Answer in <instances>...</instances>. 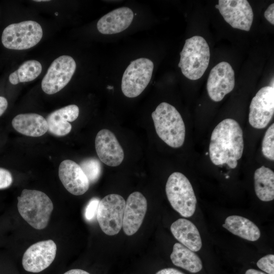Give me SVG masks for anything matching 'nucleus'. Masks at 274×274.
<instances>
[{
  "instance_id": "obj_1",
  "label": "nucleus",
  "mask_w": 274,
  "mask_h": 274,
  "mask_svg": "<svg viewBox=\"0 0 274 274\" xmlns=\"http://www.w3.org/2000/svg\"><path fill=\"white\" fill-rule=\"evenodd\" d=\"M243 130L238 122L227 118L220 122L213 130L209 146V155L216 165L226 164L235 168L244 150Z\"/></svg>"
},
{
  "instance_id": "obj_2",
  "label": "nucleus",
  "mask_w": 274,
  "mask_h": 274,
  "mask_svg": "<svg viewBox=\"0 0 274 274\" xmlns=\"http://www.w3.org/2000/svg\"><path fill=\"white\" fill-rule=\"evenodd\" d=\"M155 128L158 136L172 148L184 144L186 128L182 116L175 107L163 102L152 113Z\"/></svg>"
},
{
  "instance_id": "obj_3",
  "label": "nucleus",
  "mask_w": 274,
  "mask_h": 274,
  "mask_svg": "<svg viewBox=\"0 0 274 274\" xmlns=\"http://www.w3.org/2000/svg\"><path fill=\"white\" fill-rule=\"evenodd\" d=\"M17 199L18 212L26 222L38 230L47 227L53 204L46 194L39 190L25 189Z\"/></svg>"
},
{
  "instance_id": "obj_4",
  "label": "nucleus",
  "mask_w": 274,
  "mask_h": 274,
  "mask_svg": "<svg viewBox=\"0 0 274 274\" xmlns=\"http://www.w3.org/2000/svg\"><path fill=\"white\" fill-rule=\"evenodd\" d=\"M178 66L182 74L191 80L200 79L206 71L210 58V50L206 40L195 36L185 41L180 52Z\"/></svg>"
},
{
  "instance_id": "obj_5",
  "label": "nucleus",
  "mask_w": 274,
  "mask_h": 274,
  "mask_svg": "<svg viewBox=\"0 0 274 274\" xmlns=\"http://www.w3.org/2000/svg\"><path fill=\"white\" fill-rule=\"evenodd\" d=\"M167 199L173 208L182 216L191 217L196 209V198L192 186L180 172H174L168 177L165 186Z\"/></svg>"
},
{
  "instance_id": "obj_6",
  "label": "nucleus",
  "mask_w": 274,
  "mask_h": 274,
  "mask_svg": "<svg viewBox=\"0 0 274 274\" xmlns=\"http://www.w3.org/2000/svg\"><path fill=\"white\" fill-rule=\"evenodd\" d=\"M43 37V30L38 22L24 21L12 23L3 31L2 43L6 48L22 50L36 45Z\"/></svg>"
},
{
  "instance_id": "obj_7",
  "label": "nucleus",
  "mask_w": 274,
  "mask_h": 274,
  "mask_svg": "<svg viewBox=\"0 0 274 274\" xmlns=\"http://www.w3.org/2000/svg\"><path fill=\"white\" fill-rule=\"evenodd\" d=\"M154 64L149 59L140 58L132 61L125 70L121 81V90L129 98L139 96L149 83Z\"/></svg>"
},
{
  "instance_id": "obj_8",
  "label": "nucleus",
  "mask_w": 274,
  "mask_h": 274,
  "mask_svg": "<svg viewBox=\"0 0 274 274\" xmlns=\"http://www.w3.org/2000/svg\"><path fill=\"white\" fill-rule=\"evenodd\" d=\"M125 201L117 194H110L99 202L96 219L102 231L107 235L118 234L122 227Z\"/></svg>"
},
{
  "instance_id": "obj_9",
  "label": "nucleus",
  "mask_w": 274,
  "mask_h": 274,
  "mask_svg": "<svg viewBox=\"0 0 274 274\" xmlns=\"http://www.w3.org/2000/svg\"><path fill=\"white\" fill-rule=\"evenodd\" d=\"M76 68L73 58L62 55L55 59L43 78L41 87L48 94L56 93L63 89L70 81Z\"/></svg>"
},
{
  "instance_id": "obj_10",
  "label": "nucleus",
  "mask_w": 274,
  "mask_h": 274,
  "mask_svg": "<svg viewBox=\"0 0 274 274\" xmlns=\"http://www.w3.org/2000/svg\"><path fill=\"white\" fill-rule=\"evenodd\" d=\"M232 27L248 31L253 20V12L247 0H219L215 6Z\"/></svg>"
},
{
  "instance_id": "obj_11",
  "label": "nucleus",
  "mask_w": 274,
  "mask_h": 274,
  "mask_svg": "<svg viewBox=\"0 0 274 274\" xmlns=\"http://www.w3.org/2000/svg\"><path fill=\"white\" fill-rule=\"evenodd\" d=\"M57 246L52 239L40 241L31 245L24 252L22 264L24 269L33 273L48 267L54 261Z\"/></svg>"
},
{
  "instance_id": "obj_12",
  "label": "nucleus",
  "mask_w": 274,
  "mask_h": 274,
  "mask_svg": "<svg viewBox=\"0 0 274 274\" xmlns=\"http://www.w3.org/2000/svg\"><path fill=\"white\" fill-rule=\"evenodd\" d=\"M274 113V87L261 88L252 98L250 106L249 122L257 129L266 127Z\"/></svg>"
},
{
  "instance_id": "obj_13",
  "label": "nucleus",
  "mask_w": 274,
  "mask_h": 274,
  "mask_svg": "<svg viewBox=\"0 0 274 274\" xmlns=\"http://www.w3.org/2000/svg\"><path fill=\"white\" fill-rule=\"evenodd\" d=\"M234 86V72L228 62H219L212 68L207 83V91L211 99L217 102L222 100Z\"/></svg>"
},
{
  "instance_id": "obj_14",
  "label": "nucleus",
  "mask_w": 274,
  "mask_h": 274,
  "mask_svg": "<svg viewBox=\"0 0 274 274\" xmlns=\"http://www.w3.org/2000/svg\"><path fill=\"white\" fill-rule=\"evenodd\" d=\"M147 210V201L140 192L131 193L125 201L122 228L125 234L131 236L140 228Z\"/></svg>"
},
{
  "instance_id": "obj_15",
  "label": "nucleus",
  "mask_w": 274,
  "mask_h": 274,
  "mask_svg": "<svg viewBox=\"0 0 274 274\" xmlns=\"http://www.w3.org/2000/svg\"><path fill=\"white\" fill-rule=\"evenodd\" d=\"M95 147L100 161L108 166H118L123 160V150L114 133L109 129H102L98 131Z\"/></svg>"
},
{
  "instance_id": "obj_16",
  "label": "nucleus",
  "mask_w": 274,
  "mask_h": 274,
  "mask_svg": "<svg viewBox=\"0 0 274 274\" xmlns=\"http://www.w3.org/2000/svg\"><path fill=\"white\" fill-rule=\"evenodd\" d=\"M58 176L64 188L73 195H82L89 188L87 177L80 166L73 160H64L60 163Z\"/></svg>"
},
{
  "instance_id": "obj_17",
  "label": "nucleus",
  "mask_w": 274,
  "mask_h": 274,
  "mask_svg": "<svg viewBox=\"0 0 274 274\" xmlns=\"http://www.w3.org/2000/svg\"><path fill=\"white\" fill-rule=\"evenodd\" d=\"M133 16L132 11L128 7L117 8L100 18L97 22V28L104 35L119 33L129 27Z\"/></svg>"
},
{
  "instance_id": "obj_18",
  "label": "nucleus",
  "mask_w": 274,
  "mask_h": 274,
  "mask_svg": "<svg viewBox=\"0 0 274 274\" xmlns=\"http://www.w3.org/2000/svg\"><path fill=\"white\" fill-rule=\"evenodd\" d=\"M79 114V109L76 105H70L50 113L47 117L48 131L58 136H64L72 129L70 122L77 119Z\"/></svg>"
},
{
  "instance_id": "obj_19",
  "label": "nucleus",
  "mask_w": 274,
  "mask_h": 274,
  "mask_svg": "<svg viewBox=\"0 0 274 274\" xmlns=\"http://www.w3.org/2000/svg\"><path fill=\"white\" fill-rule=\"evenodd\" d=\"M170 231L174 236L183 246L193 252L202 247L201 237L196 226L190 221L180 218L173 222Z\"/></svg>"
},
{
  "instance_id": "obj_20",
  "label": "nucleus",
  "mask_w": 274,
  "mask_h": 274,
  "mask_svg": "<svg viewBox=\"0 0 274 274\" xmlns=\"http://www.w3.org/2000/svg\"><path fill=\"white\" fill-rule=\"evenodd\" d=\"M12 125L19 133L31 137L44 135L48 128L46 119L36 113L19 114L13 119Z\"/></svg>"
},
{
  "instance_id": "obj_21",
  "label": "nucleus",
  "mask_w": 274,
  "mask_h": 274,
  "mask_svg": "<svg viewBox=\"0 0 274 274\" xmlns=\"http://www.w3.org/2000/svg\"><path fill=\"white\" fill-rule=\"evenodd\" d=\"M222 226L232 234L249 241H257L260 237V231L257 226L240 216H228Z\"/></svg>"
},
{
  "instance_id": "obj_22",
  "label": "nucleus",
  "mask_w": 274,
  "mask_h": 274,
  "mask_svg": "<svg viewBox=\"0 0 274 274\" xmlns=\"http://www.w3.org/2000/svg\"><path fill=\"white\" fill-rule=\"evenodd\" d=\"M170 258L175 265L191 273L198 272L202 268L201 260L198 255L180 243L175 244Z\"/></svg>"
},
{
  "instance_id": "obj_23",
  "label": "nucleus",
  "mask_w": 274,
  "mask_h": 274,
  "mask_svg": "<svg viewBox=\"0 0 274 274\" xmlns=\"http://www.w3.org/2000/svg\"><path fill=\"white\" fill-rule=\"evenodd\" d=\"M255 191L258 198L263 201L274 199V173L270 168L262 166L254 173Z\"/></svg>"
},
{
  "instance_id": "obj_24",
  "label": "nucleus",
  "mask_w": 274,
  "mask_h": 274,
  "mask_svg": "<svg viewBox=\"0 0 274 274\" xmlns=\"http://www.w3.org/2000/svg\"><path fill=\"white\" fill-rule=\"evenodd\" d=\"M42 70L40 62L35 60H27L10 75L9 80L13 85L31 81L40 75Z\"/></svg>"
},
{
  "instance_id": "obj_25",
  "label": "nucleus",
  "mask_w": 274,
  "mask_h": 274,
  "mask_svg": "<svg viewBox=\"0 0 274 274\" xmlns=\"http://www.w3.org/2000/svg\"><path fill=\"white\" fill-rule=\"evenodd\" d=\"M83 172L87 177L90 184L96 182L101 173V164L95 158H88L83 160L80 165Z\"/></svg>"
},
{
  "instance_id": "obj_26",
  "label": "nucleus",
  "mask_w": 274,
  "mask_h": 274,
  "mask_svg": "<svg viewBox=\"0 0 274 274\" xmlns=\"http://www.w3.org/2000/svg\"><path fill=\"white\" fill-rule=\"evenodd\" d=\"M263 155L270 160H274V124L272 123L267 129L262 144Z\"/></svg>"
},
{
  "instance_id": "obj_27",
  "label": "nucleus",
  "mask_w": 274,
  "mask_h": 274,
  "mask_svg": "<svg viewBox=\"0 0 274 274\" xmlns=\"http://www.w3.org/2000/svg\"><path fill=\"white\" fill-rule=\"evenodd\" d=\"M274 255H267L260 258L257 262L259 268L268 274H274Z\"/></svg>"
},
{
  "instance_id": "obj_28",
  "label": "nucleus",
  "mask_w": 274,
  "mask_h": 274,
  "mask_svg": "<svg viewBox=\"0 0 274 274\" xmlns=\"http://www.w3.org/2000/svg\"><path fill=\"white\" fill-rule=\"evenodd\" d=\"M99 200L97 198H92L88 203L85 211V217L90 221L96 216Z\"/></svg>"
},
{
  "instance_id": "obj_29",
  "label": "nucleus",
  "mask_w": 274,
  "mask_h": 274,
  "mask_svg": "<svg viewBox=\"0 0 274 274\" xmlns=\"http://www.w3.org/2000/svg\"><path fill=\"white\" fill-rule=\"evenodd\" d=\"M13 182L11 173L7 169L0 167V189L10 187Z\"/></svg>"
},
{
  "instance_id": "obj_30",
  "label": "nucleus",
  "mask_w": 274,
  "mask_h": 274,
  "mask_svg": "<svg viewBox=\"0 0 274 274\" xmlns=\"http://www.w3.org/2000/svg\"><path fill=\"white\" fill-rule=\"evenodd\" d=\"M264 16L271 24H274V4L270 5L265 10Z\"/></svg>"
},
{
  "instance_id": "obj_31",
  "label": "nucleus",
  "mask_w": 274,
  "mask_h": 274,
  "mask_svg": "<svg viewBox=\"0 0 274 274\" xmlns=\"http://www.w3.org/2000/svg\"><path fill=\"white\" fill-rule=\"evenodd\" d=\"M155 274H184L181 271L174 268H166L158 271Z\"/></svg>"
},
{
  "instance_id": "obj_32",
  "label": "nucleus",
  "mask_w": 274,
  "mask_h": 274,
  "mask_svg": "<svg viewBox=\"0 0 274 274\" xmlns=\"http://www.w3.org/2000/svg\"><path fill=\"white\" fill-rule=\"evenodd\" d=\"M8 107V101L7 99L0 96V117L4 114Z\"/></svg>"
},
{
  "instance_id": "obj_33",
  "label": "nucleus",
  "mask_w": 274,
  "mask_h": 274,
  "mask_svg": "<svg viewBox=\"0 0 274 274\" xmlns=\"http://www.w3.org/2000/svg\"><path fill=\"white\" fill-rule=\"evenodd\" d=\"M63 274H90L88 272L81 269H72Z\"/></svg>"
},
{
  "instance_id": "obj_34",
  "label": "nucleus",
  "mask_w": 274,
  "mask_h": 274,
  "mask_svg": "<svg viewBox=\"0 0 274 274\" xmlns=\"http://www.w3.org/2000/svg\"><path fill=\"white\" fill-rule=\"evenodd\" d=\"M245 274H266L262 271L253 269L250 268L248 269L246 272Z\"/></svg>"
},
{
  "instance_id": "obj_35",
  "label": "nucleus",
  "mask_w": 274,
  "mask_h": 274,
  "mask_svg": "<svg viewBox=\"0 0 274 274\" xmlns=\"http://www.w3.org/2000/svg\"><path fill=\"white\" fill-rule=\"evenodd\" d=\"M35 2H48L49 1L47 0H37V1H34Z\"/></svg>"
},
{
  "instance_id": "obj_36",
  "label": "nucleus",
  "mask_w": 274,
  "mask_h": 274,
  "mask_svg": "<svg viewBox=\"0 0 274 274\" xmlns=\"http://www.w3.org/2000/svg\"><path fill=\"white\" fill-rule=\"evenodd\" d=\"M108 88L109 89H112V88H113V87L112 86H108Z\"/></svg>"
},
{
  "instance_id": "obj_37",
  "label": "nucleus",
  "mask_w": 274,
  "mask_h": 274,
  "mask_svg": "<svg viewBox=\"0 0 274 274\" xmlns=\"http://www.w3.org/2000/svg\"><path fill=\"white\" fill-rule=\"evenodd\" d=\"M55 16H57V15H58V13H57V12H56V13H55Z\"/></svg>"
}]
</instances>
